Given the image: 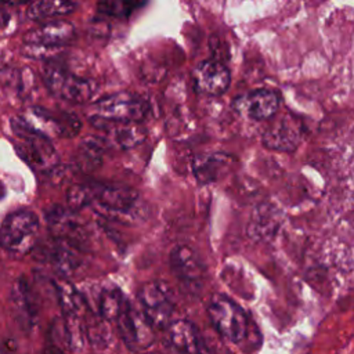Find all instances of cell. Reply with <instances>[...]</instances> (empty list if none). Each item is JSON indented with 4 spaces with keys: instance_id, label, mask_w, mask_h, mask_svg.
I'll list each match as a JSON object with an SVG mask.
<instances>
[{
    "instance_id": "obj_19",
    "label": "cell",
    "mask_w": 354,
    "mask_h": 354,
    "mask_svg": "<svg viewBox=\"0 0 354 354\" xmlns=\"http://www.w3.org/2000/svg\"><path fill=\"white\" fill-rule=\"evenodd\" d=\"M170 342L180 354H201V337L195 325L187 319H178L170 325Z\"/></svg>"
},
{
    "instance_id": "obj_18",
    "label": "cell",
    "mask_w": 354,
    "mask_h": 354,
    "mask_svg": "<svg viewBox=\"0 0 354 354\" xmlns=\"http://www.w3.org/2000/svg\"><path fill=\"white\" fill-rule=\"evenodd\" d=\"M234 159L227 153L199 155L192 162V170L199 184H210L221 178L232 166Z\"/></svg>"
},
{
    "instance_id": "obj_3",
    "label": "cell",
    "mask_w": 354,
    "mask_h": 354,
    "mask_svg": "<svg viewBox=\"0 0 354 354\" xmlns=\"http://www.w3.org/2000/svg\"><path fill=\"white\" fill-rule=\"evenodd\" d=\"M14 134L18 137L15 149L19 156L36 170H51L58 160L50 138L33 130L21 116L11 120Z\"/></svg>"
},
{
    "instance_id": "obj_9",
    "label": "cell",
    "mask_w": 354,
    "mask_h": 354,
    "mask_svg": "<svg viewBox=\"0 0 354 354\" xmlns=\"http://www.w3.org/2000/svg\"><path fill=\"white\" fill-rule=\"evenodd\" d=\"M116 322L122 340L130 350H144L153 343V326L147 319L142 310L126 299Z\"/></svg>"
},
{
    "instance_id": "obj_8",
    "label": "cell",
    "mask_w": 354,
    "mask_h": 354,
    "mask_svg": "<svg viewBox=\"0 0 354 354\" xmlns=\"http://www.w3.org/2000/svg\"><path fill=\"white\" fill-rule=\"evenodd\" d=\"M33 130L50 137H73L82 124L76 115L64 111H51L43 106H30L21 116Z\"/></svg>"
},
{
    "instance_id": "obj_20",
    "label": "cell",
    "mask_w": 354,
    "mask_h": 354,
    "mask_svg": "<svg viewBox=\"0 0 354 354\" xmlns=\"http://www.w3.org/2000/svg\"><path fill=\"white\" fill-rule=\"evenodd\" d=\"M76 8L73 0H35L28 8V18L32 21H51L65 17Z\"/></svg>"
},
{
    "instance_id": "obj_1",
    "label": "cell",
    "mask_w": 354,
    "mask_h": 354,
    "mask_svg": "<svg viewBox=\"0 0 354 354\" xmlns=\"http://www.w3.org/2000/svg\"><path fill=\"white\" fill-rule=\"evenodd\" d=\"M86 187L88 206L100 216L119 223H134L142 218L144 203L134 189L104 183H90Z\"/></svg>"
},
{
    "instance_id": "obj_24",
    "label": "cell",
    "mask_w": 354,
    "mask_h": 354,
    "mask_svg": "<svg viewBox=\"0 0 354 354\" xmlns=\"http://www.w3.org/2000/svg\"><path fill=\"white\" fill-rule=\"evenodd\" d=\"M102 145L104 142L101 140H94V138H90L83 142V145L80 147L79 159H80V165L84 169H93L98 166V163L101 162Z\"/></svg>"
},
{
    "instance_id": "obj_13",
    "label": "cell",
    "mask_w": 354,
    "mask_h": 354,
    "mask_svg": "<svg viewBox=\"0 0 354 354\" xmlns=\"http://www.w3.org/2000/svg\"><path fill=\"white\" fill-rule=\"evenodd\" d=\"M232 106L245 118L252 120H267L277 113L279 97L272 90L259 88L236 97Z\"/></svg>"
},
{
    "instance_id": "obj_12",
    "label": "cell",
    "mask_w": 354,
    "mask_h": 354,
    "mask_svg": "<svg viewBox=\"0 0 354 354\" xmlns=\"http://www.w3.org/2000/svg\"><path fill=\"white\" fill-rule=\"evenodd\" d=\"M174 277L189 290H198L205 277V266L198 253L187 245L176 246L170 253Z\"/></svg>"
},
{
    "instance_id": "obj_10",
    "label": "cell",
    "mask_w": 354,
    "mask_h": 354,
    "mask_svg": "<svg viewBox=\"0 0 354 354\" xmlns=\"http://www.w3.org/2000/svg\"><path fill=\"white\" fill-rule=\"evenodd\" d=\"M91 124L102 131L100 138L104 144H109L119 149H129L141 144L145 138V129L140 122H116L98 118L93 115L90 118Z\"/></svg>"
},
{
    "instance_id": "obj_7",
    "label": "cell",
    "mask_w": 354,
    "mask_h": 354,
    "mask_svg": "<svg viewBox=\"0 0 354 354\" xmlns=\"http://www.w3.org/2000/svg\"><path fill=\"white\" fill-rule=\"evenodd\" d=\"M149 112L148 101L129 91L106 95L94 104V115L116 122H141Z\"/></svg>"
},
{
    "instance_id": "obj_15",
    "label": "cell",
    "mask_w": 354,
    "mask_h": 354,
    "mask_svg": "<svg viewBox=\"0 0 354 354\" xmlns=\"http://www.w3.org/2000/svg\"><path fill=\"white\" fill-rule=\"evenodd\" d=\"M75 39V28L66 21H50L46 22L24 36L26 46L37 47H61L71 43Z\"/></svg>"
},
{
    "instance_id": "obj_27",
    "label": "cell",
    "mask_w": 354,
    "mask_h": 354,
    "mask_svg": "<svg viewBox=\"0 0 354 354\" xmlns=\"http://www.w3.org/2000/svg\"><path fill=\"white\" fill-rule=\"evenodd\" d=\"M148 354H160V353H148Z\"/></svg>"
},
{
    "instance_id": "obj_2",
    "label": "cell",
    "mask_w": 354,
    "mask_h": 354,
    "mask_svg": "<svg viewBox=\"0 0 354 354\" xmlns=\"http://www.w3.org/2000/svg\"><path fill=\"white\" fill-rule=\"evenodd\" d=\"M39 228V218L33 212H12L0 225V246L14 256H24L36 246Z\"/></svg>"
},
{
    "instance_id": "obj_14",
    "label": "cell",
    "mask_w": 354,
    "mask_h": 354,
    "mask_svg": "<svg viewBox=\"0 0 354 354\" xmlns=\"http://www.w3.org/2000/svg\"><path fill=\"white\" fill-rule=\"evenodd\" d=\"M192 80L196 91L206 95H221L230 86L231 75L221 62L207 59L195 66Z\"/></svg>"
},
{
    "instance_id": "obj_4",
    "label": "cell",
    "mask_w": 354,
    "mask_h": 354,
    "mask_svg": "<svg viewBox=\"0 0 354 354\" xmlns=\"http://www.w3.org/2000/svg\"><path fill=\"white\" fill-rule=\"evenodd\" d=\"M43 82L53 95L75 104H86L98 93V84L94 80L55 66H48L43 71Z\"/></svg>"
},
{
    "instance_id": "obj_11",
    "label": "cell",
    "mask_w": 354,
    "mask_h": 354,
    "mask_svg": "<svg viewBox=\"0 0 354 354\" xmlns=\"http://www.w3.org/2000/svg\"><path fill=\"white\" fill-rule=\"evenodd\" d=\"M46 221L54 238L65 241L76 248H82L87 241L84 225L75 210L64 206H53L46 212Z\"/></svg>"
},
{
    "instance_id": "obj_17",
    "label": "cell",
    "mask_w": 354,
    "mask_h": 354,
    "mask_svg": "<svg viewBox=\"0 0 354 354\" xmlns=\"http://www.w3.org/2000/svg\"><path fill=\"white\" fill-rule=\"evenodd\" d=\"M301 140V130L296 122L282 119L274 123L263 134V144L274 151H295Z\"/></svg>"
},
{
    "instance_id": "obj_16",
    "label": "cell",
    "mask_w": 354,
    "mask_h": 354,
    "mask_svg": "<svg viewBox=\"0 0 354 354\" xmlns=\"http://www.w3.org/2000/svg\"><path fill=\"white\" fill-rule=\"evenodd\" d=\"M40 252L43 259L62 275L73 274L80 266L79 248L65 241L54 238L53 242L47 243Z\"/></svg>"
},
{
    "instance_id": "obj_26",
    "label": "cell",
    "mask_w": 354,
    "mask_h": 354,
    "mask_svg": "<svg viewBox=\"0 0 354 354\" xmlns=\"http://www.w3.org/2000/svg\"><path fill=\"white\" fill-rule=\"evenodd\" d=\"M1 1L6 4H10V6H19V4L28 3L29 0H1Z\"/></svg>"
},
{
    "instance_id": "obj_22",
    "label": "cell",
    "mask_w": 354,
    "mask_h": 354,
    "mask_svg": "<svg viewBox=\"0 0 354 354\" xmlns=\"http://www.w3.org/2000/svg\"><path fill=\"white\" fill-rule=\"evenodd\" d=\"M12 304L18 319L28 328L33 326L36 318V308L32 300L29 286L24 281H17L14 285Z\"/></svg>"
},
{
    "instance_id": "obj_21",
    "label": "cell",
    "mask_w": 354,
    "mask_h": 354,
    "mask_svg": "<svg viewBox=\"0 0 354 354\" xmlns=\"http://www.w3.org/2000/svg\"><path fill=\"white\" fill-rule=\"evenodd\" d=\"M123 303L124 296L118 286H104L97 297V310L100 318H102L104 321H116Z\"/></svg>"
},
{
    "instance_id": "obj_5",
    "label": "cell",
    "mask_w": 354,
    "mask_h": 354,
    "mask_svg": "<svg viewBox=\"0 0 354 354\" xmlns=\"http://www.w3.org/2000/svg\"><path fill=\"white\" fill-rule=\"evenodd\" d=\"M207 315L217 332L232 343H241L248 332L245 311L231 299L214 295L207 304Z\"/></svg>"
},
{
    "instance_id": "obj_6",
    "label": "cell",
    "mask_w": 354,
    "mask_h": 354,
    "mask_svg": "<svg viewBox=\"0 0 354 354\" xmlns=\"http://www.w3.org/2000/svg\"><path fill=\"white\" fill-rule=\"evenodd\" d=\"M140 308L153 328L163 329L169 325L174 311V295L162 281L144 283L137 293Z\"/></svg>"
},
{
    "instance_id": "obj_25",
    "label": "cell",
    "mask_w": 354,
    "mask_h": 354,
    "mask_svg": "<svg viewBox=\"0 0 354 354\" xmlns=\"http://www.w3.org/2000/svg\"><path fill=\"white\" fill-rule=\"evenodd\" d=\"M8 19H10L8 14H7L4 10H1V8H0V30H3V29L7 26Z\"/></svg>"
},
{
    "instance_id": "obj_23",
    "label": "cell",
    "mask_w": 354,
    "mask_h": 354,
    "mask_svg": "<svg viewBox=\"0 0 354 354\" xmlns=\"http://www.w3.org/2000/svg\"><path fill=\"white\" fill-rule=\"evenodd\" d=\"M277 225L275 214L270 212L268 207H263L261 210H257L250 221L249 225V234L254 238H264L268 235L270 231H272Z\"/></svg>"
}]
</instances>
